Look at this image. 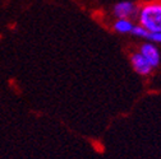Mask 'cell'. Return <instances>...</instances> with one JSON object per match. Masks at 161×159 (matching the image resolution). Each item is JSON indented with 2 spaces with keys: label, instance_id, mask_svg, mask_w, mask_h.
Segmentation results:
<instances>
[{
  "label": "cell",
  "instance_id": "obj_6",
  "mask_svg": "<svg viewBox=\"0 0 161 159\" xmlns=\"http://www.w3.org/2000/svg\"><path fill=\"white\" fill-rule=\"evenodd\" d=\"M148 33H150V32H148L145 27H142L141 24H137V26L134 24V27H133L130 34H133V36H136V37H139V38H146V39H147Z\"/></svg>",
  "mask_w": 161,
  "mask_h": 159
},
{
  "label": "cell",
  "instance_id": "obj_4",
  "mask_svg": "<svg viewBox=\"0 0 161 159\" xmlns=\"http://www.w3.org/2000/svg\"><path fill=\"white\" fill-rule=\"evenodd\" d=\"M130 64H132L133 70H134L137 74L143 75V76L150 75L151 71H152V69H153V68L151 66V64H150L139 52L132 54V56H130Z\"/></svg>",
  "mask_w": 161,
  "mask_h": 159
},
{
  "label": "cell",
  "instance_id": "obj_2",
  "mask_svg": "<svg viewBox=\"0 0 161 159\" xmlns=\"http://www.w3.org/2000/svg\"><path fill=\"white\" fill-rule=\"evenodd\" d=\"M113 13L116 18H125V19H132L136 18L138 14V5L129 0H123L114 5Z\"/></svg>",
  "mask_w": 161,
  "mask_h": 159
},
{
  "label": "cell",
  "instance_id": "obj_5",
  "mask_svg": "<svg viewBox=\"0 0 161 159\" xmlns=\"http://www.w3.org/2000/svg\"><path fill=\"white\" fill-rule=\"evenodd\" d=\"M134 24L132 19H125V18H116L114 22V31L120 33V34H129L132 33Z\"/></svg>",
  "mask_w": 161,
  "mask_h": 159
},
{
  "label": "cell",
  "instance_id": "obj_3",
  "mask_svg": "<svg viewBox=\"0 0 161 159\" xmlns=\"http://www.w3.org/2000/svg\"><path fill=\"white\" fill-rule=\"evenodd\" d=\"M138 52L151 64L152 68H157L160 65V63H161V52H160V50L157 49V46L153 42H151V41L145 42L142 46L139 47Z\"/></svg>",
  "mask_w": 161,
  "mask_h": 159
},
{
  "label": "cell",
  "instance_id": "obj_1",
  "mask_svg": "<svg viewBox=\"0 0 161 159\" xmlns=\"http://www.w3.org/2000/svg\"><path fill=\"white\" fill-rule=\"evenodd\" d=\"M138 24L148 32H161V0H150L138 5Z\"/></svg>",
  "mask_w": 161,
  "mask_h": 159
},
{
  "label": "cell",
  "instance_id": "obj_7",
  "mask_svg": "<svg viewBox=\"0 0 161 159\" xmlns=\"http://www.w3.org/2000/svg\"><path fill=\"white\" fill-rule=\"evenodd\" d=\"M147 39L151 42H153L155 45L161 44V32H150L147 36Z\"/></svg>",
  "mask_w": 161,
  "mask_h": 159
}]
</instances>
